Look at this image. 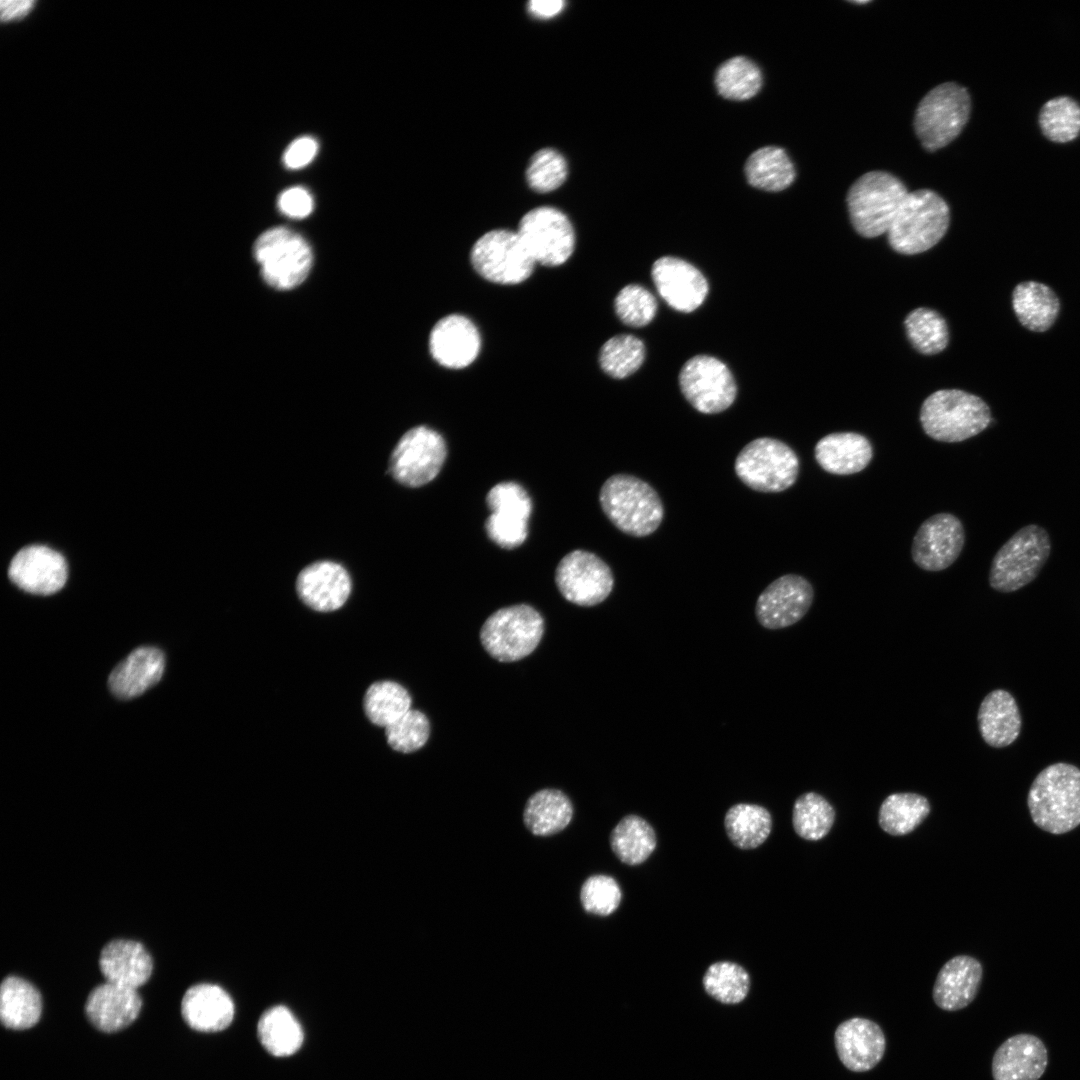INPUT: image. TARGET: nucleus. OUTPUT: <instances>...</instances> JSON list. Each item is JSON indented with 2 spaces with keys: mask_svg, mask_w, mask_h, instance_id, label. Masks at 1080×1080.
Listing matches in <instances>:
<instances>
[{
  "mask_svg": "<svg viewBox=\"0 0 1080 1080\" xmlns=\"http://www.w3.org/2000/svg\"><path fill=\"white\" fill-rule=\"evenodd\" d=\"M1033 822L1052 834H1063L1080 824V768L1058 762L1033 780L1027 797Z\"/></svg>",
  "mask_w": 1080,
  "mask_h": 1080,
  "instance_id": "nucleus-1",
  "label": "nucleus"
},
{
  "mask_svg": "<svg viewBox=\"0 0 1080 1080\" xmlns=\"http://www.w3.org/2000/svg\"><path fill=\"white\" fill-rule=\"evenodd\" d=\"M599 501L608 520L633 537L652 534L664 517L663 504L655 489L629 474L609 477L600 489Z\"/></svg>",
  "mask_w": 1080,
  "mask_h": 1080,
  "instance_id": "nucleus-2",
  "label": "nucleus"
},
{
  "mask_svg": "<svg viewBox=\"0 0 1080 1080\" xmlns=\"http://www.w3.org/2000/svg\"><path fill=\"white\" fill-rule=\"evenodd\" d=\"M920 423L930 438L946 443L967 440L991 423V410L979 396L958 389L938 390L920 409Z\"/></svg>",
  "mask_w": 1080,
  "mask_h": 1080,
  "instance_id": "nucleus-3",
  "label": "nucleus"
},
{
  "mask_svg": "<svg viewBox=\"0 0 1080 1080\" xmlns=\"http://www.w3.org/2000/svg\"><path fill=\"white\" fill-rule=\"evenodd\" d=\"M949 221V207L937 193L908 192L887 232L889 244L901 254L922 253L942 239Z\"/></svg>",
  "mask_w": 1080,
  "mask_h": 1080,
  "instance_id": "nucleus-4",
  "label": "nucleus"
},
{
  "mask_svg": "<svg viewBox=\"0 0 1080 1080\" xmlns=\"http://www.w3.org/2000/svg\"><path fill=\"white\" fill-rule=\"evenodd\" d=\"M908 191L894 175L870 171L859 177L847 194L848 212L854 229L863 237L887 233Z\"/></svg>",
  "mask_w": 1080,
  "mask_h": 1080,
  "instance_id": "nucleus-5",
  "label": "nucleus"
},
{
  "mask_svg": "<svg viewBox=\"0 0 1080 1080\" xmlns=\"http://www.w3.org/2000/svg\"><path fill=\"white\" fill-rule=\"evenodd\" d=\"M1051 552L1048 531L1028 524L1016 531L994 555L989 585L1002 592H1015L1031 583L1040 573Z\"/></svg>",
  "mask_w": 1080,
  "mask_h": 1080,
  "instance_id": "nucleus-6",
  "label": "nucleus"
},
{
  "mask_svg": "<svg viewBox=\"0 0 1080 1080\" xmlns=\"http://www.w3.org/2000/svg\"><path fill=\"white\" fill-rule=\"evenodd\" d=\"M253 254L264 281L278 290L299 286L310 273L313 253L308 242L286 227H274L255 241Z\"/></svg>",
  "mask_w": 1080,
  "mask_h": 1080,
  "instance_id": "nucleus-7",
  "label": "nucleus"
},
{
  "mask_svg": "<svg viewBox=\"0 0 1080 1080\" xmlns=\"http://www.w3.org/2000/svg\"><path fill=\"white\" fill-rule=\"evenodd\" d=\"M544 632L541 614L527 604H516L492 613L480 630L486 652L500 662L518 661L531 654Z\"/></svg>",
  "mask_w": 1080,
  "mask_h": 1080,
  "instance_id": "nucleus-8",
  "label": "nucleus"
},
{
  "mask_svg": "<svg viewBox=\"0 0 1080 1080\" xmlns=\"http://www.w3.org/2000/svg\"><path fill=\"white\" fill-rule=\"evenodd\" d=\"M971 110L968 91L954 83H942L920 101L915 117V132L928 151L952 142L966 125Z\"/></svg>",
  "mask_w": 1080,
  "mask_h": 1080,
  "instance_id": "nucleus-9",
  "label": "nucleus"
},
{
  "mask_svg": "<svg viewBox=\"0 0 1080 1080\" xmlns=\"http://www.w3.org/2000/svg\"><path fill=\"white\" fill-rule=\"evenodd\" d=\"M738 478L749 488L777 493L790 488L799 474V459L786 443L761 437L746 444L735 460Z\"/></svg>",
  "mask_w": 1080,
  "mask_h": 1080,
  "instance_id": "nucleus-10",
  "label": "nucleus"
},
{
  "mask_svg": "<svg viewBox=\"0 0 1080 1080\" xmlns=\"http://www.w3.org/2000/svg\"><path fill=\"white\" fill-rule=\"evenodd\" d=\"M471 262L484 279L501 284H519L530 277L536 264L517 231L495 229L473 245Z\"/></svg>",
  "mask_w": 1080,
  "mask_h": 1080,
  "instance_id": "nucleus-11",
  "label": "nucleus"
},
{
  "mask_svg": "<svg viewBox=\"0 0 1080 1080\" xmlns=\"http://www.w3.org/2000/svg\"><path fill=\"white\" fill-rule=\"evenodd\" d=\"M447 456L444 438L427 426L405 432L394 447L389 472L400 484L421 487L435 479Z\"/></svg>",
  "mask_w": 1080,
  "mask_h": 1080,
  "instance_id": "nucleus-12",
  "label": "nucleus"
},
{
  "mask_svg": "<svg viewBox=\"0 0 1080 1080\" xmlns=\"http://www.w3.org/2000/svg\"><path fill=\"white\" fill-rule=\"evenodd\" d=\"M535 263L558 266L565 263L575 247V233L568 217L554 207L542 206L527 212L517 230Z\"/></svg>",
  "mask_w": 1080,
  "mask_h": 1080,
  "instance_id": "nucleus-13",
  "label": "nucleus"
},
{
  "mask_svg": "<svg viewBox=\"0 0 1080 1080\" xmlns=\"http://www.w3.org/2000/svg\"><path fill=\"white\" fill-rule=\"evenodd\" d=\"M679 385L686 400L704 414L726 410L737 394L736 383L728 367L707 355L694 356L683 365Z\"/></svg>",
  "mask_w": 1080,
  "mask_h": 1080,
  "instance_id": "nucleus-14",
  "label": "nucleus"
},
{
  "mask_svg": "<svg viewBox=\"0 0 1080 1080\" xmlns=\"http://www.w3.org/2000/svg\"><path fill=\"white\" fill-rule=\"evenodd\" d=\"M555 583L562 596L579 606H594L611 593L614 577L610 567L596 554L574 550L558 563Z\"/></svg>",
  "mask_w": 1080,
  "mask_h": 1080,
  "instance_id": "nucleus-15",
  "label": "nucleus"
},
{
  "mask_svg": "<svg viewBox=\"0 0 1080 1080\" xmlns=\"http://www.w3.org/2000/svg\"><path fill=\"white\" fill-rule=\"evenodd\" d=\"M491 514L485 521L488 538L503 549L519 547L528 536L532 501L523 486L514 481L494 485L486 496Z\"/></svg>",
  "mask_w": 1080,
  "mask_h": 1080,
  "instance_id": "nucleus-16",
  "label": "nucleus"
},
{
  "mask_svg": "<svg viewBox=\"0 0 1080 1080\" xmlns=\"http://www.w3.org/2000/svg\"><path fill=\"white\" fill-rule=\"evenodd\" d=\"M965 543L962 522L951 513H938L926 519L912 541L915 564L926 571H941L959 557Z\"/></svg>",
  "mask_w": 1080,
  "mask_h": 1080,
  "instance_id": "nucleus-17",
  "label": "nucleus"
},
{
  "mask_svg": "<svg viewBox=\"0 0 1080 1080\" xmlns=\"http://www.w3.org/2000/svg\"><path fill=\"white\" fill-rule=\"evenodd\" d=\"M814 598L812 585L796 574L783 575L770 583L759 595L755 614L767 629L791 626L808 612Z\"/></svg>",
  "mask_w": 1080,
  "mask_h": 1080,
  "instance_id": "nucleus-18",
  "label": "nucleus"
},
{
  "mask_svg": "<svg viewBox=\"0 0 1080 1080\" xmlns=\"http://www.w3.org/2000/svg\"><path fill=\"white\" fill-rule=\"evenodd\" d=\"M651 275L660 296L677 311H694L708 294L703 274L683 259L661 257L654 262Z\"/></svg>",
  "mask_w": 1080,
  "mask_h": 1080,
  "instance_id": "nucleus-19",
  "label": "nucleus"
},
{
  "mask_svg": "<svg viewBox=\"0 0 1080 1080\" xmlns=\"http://www.w3.org/2000/svg\"><path fill=\"white\" fill-rule=\"evenodd\" d=\"M11 581L22 590L38 595L59 591L67 579V565L61 554L41 545L21 549L9 566Z\"/></svg>",
  "mask_w": 1080,
  "mask_h": 1080,
  "instance_id": "nucleus-20",
  "label": "nucleus"
},
{
  "mask_svg": "<svg viewBox=\"0 0 1080 1080\" xmlns=\"http://www.w3.org/2000/svg\"><path fill=\"white\" fill-rule=\"evenodd\" d=\"M834 1044L839 1060L852 1072H867L882 1060L886 1037L876 1022L853 1017L838 1025Z\"/></svg>",
  "mask_w": 1080,
  "mask_h": 1080,
  "instance_id": "nucleus-21",
  "label": "nucleus"
},
{
  "mask_svg": "<svg viewBox=\"0 0 1080 1080\" xmlns=\"http://www.w3.org/2000/svg\"><path fill=\"white\" fill-rule=\"evenodd\" d=\"M296 590L299 598L311 609L331 612L347 601L351 579L342 565L333 561H318L299 573Z\"/></svg>",
  "mask_w": 1080,
  "mask_h": 1080,
  "instance_id": "nucleus-22",
  "label": "nucleus"
},
{
  "mask_svg": "<svg viewBox=\"0 0 1080 1080\" xmlns=\"http://www.w3.org/2000/svg\"><path fill=\"white\" fill-rule=\"evenodd\" d=\"M480 335L467 317L451 314L433 327L429 347L432 357L442 366L459 369L470 365L480 351Z\"/></svg>",
  "mask_w": 1080,
  "mask_h": 1080,
  "instance_id": "nucleus-23",
  "label": "nucleus"
},
{
  "mask_svg": "<svg viewBox=\"0 0 1080 1080\" xmlns=\"http://www.w3.org/2000/svg\"><path fill=\"white\" fill-rule=\"evenodd\" d=\"M1048 1065L1044 1042L1030 1033L1006 1039L995 1051L991 1070L994 1080H1039Z\"/></svg>",
  "mask_w": 1080,
  "mask_h": 1080,
  "instance_id": "nucleus-24",
  "label": "nucleus"
},
{
  "mask_svg": "<svg viewBox=\"0 0 1080 1080\" xmlns=\"http://www.w3.org/2000/svg\"><path fill=\"white\" fill-rule=\"evenodd\" d=\"M142 1000L136 989L105 981L88 995L85 1012L100 1031L111 1033L124 1029L139 1015Z\"/></svg>",
  "mask_w": 1080,
  "mask_h": 1080,
  "instance_id": "nucleus-25",
  "label": "nucleus"
},
{
  "mask_svg": "<svg viewBox=\"0 0 1080 1080\" xmlns=\"http://www.w3.org/2000/svg\"><path fill=\"white\" fill-rule=\"evenodd\" d=\"M982 976L977 959L968 955L951 958L937 974L932 991L934 1003L950 1012L967 1007L978 993Z\"/></svg>",
  "mask_w": 1080,
  "mask_h": 1080,
  "instance_id": "nucleus-26",
  "label": "nucleus"
},
{
  "mask_svg": "<svg viewBox=\"0 0 1080 1080\" xmlns=\"http://www.w3.org/2000/svg\"><path fill=\"white\" fill-rule=\"evenodd\" d=\"M99 967L106 981L137 990L149 980L153 961L140 942L116 939L101 950Z\"/></svg>",
  "mask_w": 1080,
  "mask_h": 1080,
  "instance_id": "nucleus-27",
  "label": "nucleus"
},
{
  "mask_svg": "<svg viewBox=\"0 0 1080 1080\" xmlns=\"http://www.w3.org/2000/svg\"><path fill=\"white\" fill-rule=\"evenodd\" d=\"M185 1022L194 1030L217 1032L227 1028L234 1017V1004L220 986L196 984L185 992L181 1002Z\"/></svg>",
  "mask_w": 1080,
  "mask_h": 1080,
  "instance_id": "nucleus-28",
  "label": "nucleus"
},
{
  "mask_svg": "<svg viewBox=\"0 0 1080 1080\" xmlns=\"http://www.w3.org/2000/svg\"><path fill=\"white\" fill-rule=\"evenodd\" d=\"M165 658L156 647L144 646L133 650L110 673L108 686L120 699L143 694L162 677Z\"/></svg>",
  "mask_w": 1080,
  "mask_h": 1080,
  "instance_id": "nucleus-29",
  "label": "nucleus"
},
{
  "mask_svg": "<svg viewBox=\"0 0 1080 1080\" xmlns=\"http://www.w3.org/2000/svg\"><path fill=\"white\" fill-rule=\"evenodd\" d=\"M815 459L826 472L851 475L864 470L873 457L870 441L856 432H837L822 437L814 448Z\"/></svg>",
  "mask_w": 1080,
  "mask_h": 1080,
  "instance_id": "nucleus-30",
  "label": "nucleus"
},
{
  "mask_svg": "<svg viewBox=\"0 0 1080 1080\" xmlns=\"http://www.w3.org/2000/svg\"><path fill=\"white\" fill-rule=\"evenodd\" d=\"M977 720L982 739L995 748L1012 744L1022 728L1017 702L1003 689L993 690L984 697L978 709Z\"/></svg>",
  "mask_w": 1080,
  "mask_h": 1080,
  "instance_id": "nucleus-31",
  "label": "nucleus"
},
{
  "mask_svg": "<svg viewBox=\"0 0 1080 1080\" xmlns=\"http://www.w3.org/2000/svg\"><path fill=\"white\" fill-rule=\"evenodd\" d=\"M1012 308L1024 328L1045 332L1058 317L1060 300L1046 284L1029 280L1018 283L1013 289Z\"/></svg>",
  "mask_w": 1080,
  "mask_h": 1080,
  "instance_id": "nucleus-32",
  "label": "nucleus"
},
{
  "mask_svg": "<svg viewBox=\"0 0 1080 1080\" xmlns=\"http://www.w3.org/2000/svg\"><path fill=\"white\" fill-rule=\"evenodd\" d=\"M41 1011V995L30 982L18 976H8L2 981L0 1018L5 1027L28 1029L39 1021Z\"/></svg>",
  "mask_w": 1080,
  "mask_h": 1080,
  "instance_id": "nucleus-33",
  "label": "nucleus"
},
{
  "mask_svg": "<svg viewBox=\"0 0 1080 1080\" xmlns=\"http://www.w3.org/2000/svg\"><path fill=\"white\" fill-rule=\"evenodd\" d=\"M573 816L569 798L556 789H542L526 802L523 821L536 836H550L568 826Z\"/></svg>",
  "mask_w": 1080,
  "mask_h": 1080,
  "instance_id": "nucleus-34",
  "label": "nucleus"
},
{
  "mask_svg": "<svg viewBox=\"0 0 1080 1080\" xmlns=\"http://www.w3.org/2000/svg\"><path fill=\"white\" fill-rule=\"evenodd\" d=\"M745 174L750 185L769 192L788 188L796 176L789 156L777 146L754 151L746 161Z\"/></svg>",
  "mask_w": 1080,
  "mask_h": 1080,
  "instance_id": "nucleus-35",
  "label": "nucleus"
},
{
  "mask_svg": "<svg viewBox=\"0 0 1080 1080\" xmlns=\"http://www.w3.org/2000/svg\"><path fill=\"white\" fill-rule=\"evenodd\" d=\"M656 844L653 827L644 818L634 814L624 816L610 834L612 851L627 865L645 862L655 850Z\"/></svg>",
  "mask_w": 1080,
  "mask_h": 1080,
  "instance_id": "nucleus-36",
  "label": "nucleus"
},
{
  "mask_svg": "<svg viewBox=\"0 0 1080 1080\" xmlns=\"http://www.w3.org/2000/svg\"><path fill=\"white\" fill-rule=\"evenodd\" d=\"M258 1037L263 1047L277 1057L294 1054L302 1045L303 1030L284 1006L266 1010L258 1021Z\"/></svg>",
  "mask_w": 1080,
  "mask_h": 1080,
  "instance_id": "nucleus-37",
  "label": "nucleus"
},
{
  "mask_svg": "<svg viewBox=\"0 0 1080 1080\" xmlns=\"http://www.w3.org/2000/svg\"><path fill=\"white\" fill-rule=\"evenodd\" d=\"M730 841L740 849H754L765 842L772 829L769 811L756 804L738 803L731 806L724 818Z\"/></svg>",
  "mask_w": 1080,
  "mask_h": 1080,
  "instance_id": "nucleus-38",
  "label": "nucleus"
},
{
  "mask_svg": "<svg viewBox=\"0 0 1080 1080\" xmlns=\"http://www.w3.org/2000/svg\"><path fill=\"white\" fill-rule=\"evenodd\" d=\"M930 813L926 797L911 792L890 794L882 802L878 821L893 836H903L916 829Z\"/></svg>",
  "mask_w": 1080,
  "mask_h": 1080,
  "instance_id": "nucleus-39",
  "label": "nucleus"
},
{
  "mask_svg": "<svg viewBox=\"0 0 1080 1080\" xmlns=\"http://www.w3.org/2000/svg\"><path fill=\"white\" fill-rule=\"evenodd\" d=\"M718 93L729 100L744 101L754 97L762 86V73L752 60L735 56L723 62L715 74Z\"/></svg>",
  "mask_w": 1080,
  "mask_h": 1080,
  "instance_id": "nucleus-40",
  "label": "nucleus"
},
{
  "mask_svg": "<svg viewBox=\"0 0 1080 1080\" xmlns=\"http://www.w3.org/2000/svg\"><path fill=\"white\" fill-rule=\"evenodd\" d=\"M411 703V696L402 685L393 681H379L367 689L363 707L373 724L386 728L408 712Z\"/></svg>",
  "mask_w": 1080,
  "mask_h": 1080,
  "instance_id": "nucleus-41",
  "label": "nucleus"
},
{
  "mask_svg": "<svg viewBox=\"0 0 1080 1080\" xmlns=\"http://www.w3.org/2000/svg\"><path fill=\"white\" fill-rule=\"evenodd\" d=\"M834 820V808L818 793L806 792L794 802L793 828L796 834L805 840L816 841L824 838L832 828Z\"/></svg>",
  "mask_w": 1080,
  "mask_h": 1080,
  "instance_id": "nucleus-42",
  "label": "nucleus"
},
{
  "mask_svg": "<svg viewBox=\"0 0 1080 1080\" xmlns=\"http://www.w3.org/2000/svg\"><path fill=\"white\" fill-rule=\"evenodd\" d=\"M703 986L715 1000L724 1004H737L746 998L750 990V977L739 964L719 961L706 970Z\"/></svg>",
  "mask_w": 1080,
  "mask_h": 1080,
  "instance_id": "nucleus-43",
  "label": "nucleus"
},
{
  "mask_svg": "<svg viewBox=\"0 0 1080 1080\" xmlns=\"http://www.w3.org/2000/svg\"><path fill=\"white\" fill-rule=\"evenodd\" d=\"M907 336L920 353L933 355L943 351L949 340L944 318L934 310L917 308L905 319Z\"/></svg>",
  "mask_w": 1080,
  "mask_h": 1080,
  "instance_id": "nucleus-44",
  "label": "nucleus"
},
{
  "mask_svg": "<svg viewBox=\"0 0 1080 1080\" xmlns=\"http://www.w3.org/2000/svg\"><path fill=\"white\" fill-rule=\"evenodd\" d=\"M644 357L643 342L634 335L621 334L608 339L603 344L599 362L606 374L622 379L638 370Z\"/></svg>",
  "mask_w": 1080,
  "mask_h": 1080,
  "instance_id": "nucleus-45",
  "label": "nucleus"
},
{
  "mask_svg": "<svg viewBox=\"0 0 1080 1080\" xmlns=\"http://www.w3.org/2000/svg\"><path fill=\"white\" fill-rule=\"evenodd\" d=\"M1039 125L1049 140L1070 142L1080 133V106L1068 96L1053 98L1041 108Z\"/></svg>",
  "mask_w": 1080,
  "mask_h": 1080,
  "instance_id": "nucleus-46",
  "label": "nucleus"
},
{
  "mask_svg": "<svg viewBox=\"0 0 1080 1080\" xmlns=\"http://www.w3.org/2000/svg\"><path fill=\"white\" fill-rule=\"evenodd\" d=\"M385 735L392 749L411 753L426 744L430 736V723L423 712L410 709L385 728Z\"/></svg>",
  "mask_w": 1080,
  "mask_h": 1080,
  "instance_id": "nucleus-47",
  "label": "nucleus"
},
{
  "mask_svg": "<svg viewBox=\"0 0 1080 1080\" xmlns=\"http://www.w3.org/2000/svg\"><path fill=\"white\" fill-rule=\"evenodd\" d=\"M567 174V162L562 154L552 148H544L532 156L526 178L533 190L546 193L559 188Z\"/></svg>",
  "mask_w": 1080,
  "mask_h": 1080,
  "instance_id": "nucleus-48",
  "label": "nucleus"
},
{
  "mask_svg": "<svg viewBox=\"0 0 1080 1080\" xmlns=\"http://www.w3.org/2000/svg\"><path fill=\"white\" fill-rule=\"evenodd\" d=\"M617 316L626 325L642 327L650 323L656 315L657 302L646 288L630 284L623 287L615 298Z\"/></svg>",
  "mask_w": 1080,
  "mask_h": 1080,
  "instance_id": "nucleus-49",
  "label": "nucleus"
},
{
  "mask_svg": "<svg viewBox=\"0 0 1080 1080\" xmlns=\"http://www.w3.org/2000/svg\"><path fill=\"white\" fill-rule=\"evenodd\" d=\"M622 898L617 881L608 875H592L585 880L580 891L584 910L598 916H608L619 906Z\"/></svg>",
  "mask_w": 1080,
  "mask_h": 1080,
  "instance_id": "nucleus-50",
  "label": "nucleus"
},
{
  "mask_svg": "<svg viewBox=\"0 0 1080 1080\" xmlns=\"http://www.w3.org/2000/svg\"><path fill=\"white\" fill-rule=\"evenodd\" d=\"M313 198L303 187L295 186L283 191L278 198V208L287 217L302 219L313 210Z\"/></svg>",
  "mask_w": 1080,
  "mask_h": 1080,
  "instance_id": "nucleus-51",
  "label": "nucleus"
},
{
  "mask_svg": "<svg viewBox=\"0 0 1080 1080\" xmlns=\"http://www.w3.org/2000/svg\"><path fill=\"white\" fill-rule=\"evenodd\" d=\"M318 151L317 141L309 136L295 139L285 150L283 162L289 169H299L309 164Z\"/></svg>",
  "mask_w": 1080,
  "mask_h": 1080,
  "instance_id": "nucleus-52",
  "label": "nucleus"
},
{
  "mask_svg": "<svg viewBox=\"0 0 1080 1080\" xmlns=\"http://www.w3.org/2000/svg\"><path fill=\"white\" fill-rule=\"evenodd\" d=\"M564 5L562 0H532L528 3V10L535 17L551 18L558 15Z\"/></svg>",
  "mask_w": 1080,
  "mask_h": 1080,
  "instance_id": "nucleus-53",
  "label": "nucleus"
},
{
  "mask_svg": "<svg viewBox=\"0 0 1080 1080\" xmlns=\"http://www.w3.org/2000/svg\"><path fill=\"white\" fill-rule=\"evenodd\" d=\"M33 3L31 0L2 1V20H10L25 15L31 9Z\"/></svg>",
  "mask_w": 1080,
  "mask_h": 1080,
  "instance_id": "nucleus-54",
  "label": "nucleus"
}]
</instances>
